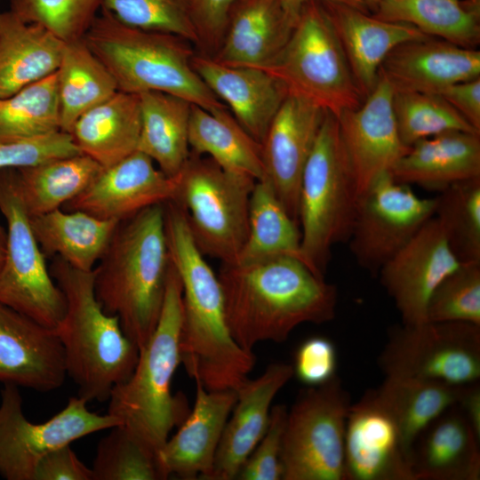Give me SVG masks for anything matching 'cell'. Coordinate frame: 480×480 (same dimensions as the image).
I'll return each instance as SVG.
<instances>
[{"label":"cell","mask_w":480,"mask_h":480,"mask_svg":"<svg viewBox=\"0 0 480 480\" xmlns=\"http://www.w3.org/2000/svg\"><path fill=\"white\" fill-rule=\"evenodd\" d=\"M139 95L141 126L137 150L167 176L175 177L190 156L188 129L192 104L161 92Z\"/></svg>","instance_id":"obj_34"},{"label":"cell","mask_w":480,"mask_h":480,"mask_svg":"<svg viewBox=\"0 0 480 480\" xmlns=\"http://www.w3.org/2000/svg\"><path fill=\"white\" fill-rule=\"evenodd\" d=\"M29 221L45 257L58 256L83 271L94 269L119 223L61 208L29 217Z\"/></svg>","instance_id":"obj_31"},{"label":"cell","mask_w":480,"mask_h":480,"mask_svg":"<svg viewBox=\"0 0 480 480\" xmlns=\"http://www.w3.org/2000/svg\"><path fill=\"white\" fill-rule=\"evenodd\" d=\"M427 321L480 325V262H460L435 288Z\"/></svg>","instance_id":"obj_45"},{"label":"cell","mask_w":480,"mask_h":480,"mask_svg":"<svg viewBox=\"0 0 480 480\" xmlns=\"http://www.w3.org/2000/svg\"><path fill=\"white\" fill-rule=\"evenodd\" d=\"M263 179L255 182L249 209L245 244L234 264H250L281 256L300 260V229Z\"/></svg>","instance_id":"obj_38"},{"label":"cell","mask_w":480,"mask_h":480,"mask_svg":"<svg viewBox=\"0 0 480 480\" xmlns=\"http://www.w3.org/2000/svg\"><path fill=\"white\" fill-rule=\"evenodd\" d=\"M351 404L337 374L299 392L283 438V480H347L344 446Z\"/></svg>","instance_id":"obj_10"},{"label":"cell","mask_w":480,"mask_h":480,"mask_svg":"<svg viewBox=\"0 0 480 480\" xmlns=\"http://www.w3.org/2000/svg\"><path fill=\"white\" fill-rule=\"evenodd\" d=\"M344 448L347 480H415L398 427L374 389L351 404Z\"/></svg>","instance_id":"obj_18"},{"label":"cell","mask_w":480,"mask_h":480,"mask_svg":"<svg viewBox=\"0 0 480 480\" xmlns=\"http://www.w3.org/2000/svg\"><path fill=\"white\" fill-rule=\"evenodd\" d=\"M60 130L57 73L0 98V140L24 139Z\"/></svg>","instance_id":"obj_39"},{"label":"cell","mask_w":480,"mask_h":480,"mask_svg":"<svg viewBox=\"0 0 480 480\" xmlns=\"http://www.w3.org/2000/svg\"><path fill=\"white\" fill-rule=\"evenodd\" d=\"M378 364L385 376L466 386L480 379V325L463 322L392 327Z\"/></svg>","instance_id":"obj_12"},{"label":"cell","mask_w":480,"mask_h":480,"mask_svg":"<svg viewBox=\"0 0 480 480\" xmlns=\"http://www.w3.org/2000/svg\"><path fill=\"white\" fill-rule=\"evenodd\" d=\"M192 64L236 120L262 144L274 116L288 94L283 84L265 69L228 66L200 52L194 55Z\"/></svg>","instance_id":"obj_24"},{"label":"cell","mask_w":480,"mask_h":480,"mask_svg":"<svg viewBox=\"0 0 480 480\" xmlns=\"http://www.w3.org/2000/svg\"><path fill=\"white\" fill-rule=\"evenodd\" d=\"M296 20L280 0H236L212 58L228 66L266 68L287 43Z\"/></svg>","instance_id":"obj_26"},{"label":"cell","mask_w":480,"mask_h":480,"mask_svg":"<svg viewBox=\"0 0 480 480\" xmlns=\"http://www.w3.org/2000/svg\"><path fill=\"white\" fill-rule=\"evenodd\" d=\"M7 232L0 222V270L4 265L6 254Z\"/></svg>","instance_id":"obj_54"},{"label":"cell","mask_w":480,"mask_h":480,"mask_svg":"<svg viewBox=\"0 0 480 480\" xmlns=\"http://www.w3.org/2000/svg\"><path fill=\"white\" fill-rule=\"evenodd\" d=\"M326 112L301 97L288 93L261 144L265 179L298 224L302 172Z\"/></svg>","instance_id":"obj_17"},{"label":"cell","mask_w":480,"mask_h":480,"mask_svg":"<svg viewBox=\"0 0 480 480\" xmlns=\"http://www.w3.org/2000/svg\"><path fill=\"white\" fill-rule=\"evenodd\" d=\"M314 0H280L286 12L294 19H298L299 13L305 4ZM339 2L353 6L356 9L369 12L366 6L360 0H317Z\"/></svg>","instance_id":"obj_53"},{"label":"cell","mask_w":480,"mask_h":480,"mask_svg":"<svg viewBox=\"0 0 480 480\" xmlns=\"http://www.w3.org/2000/svg\"><path fill=\"white\" fill-rule=\"evenodd\" d=\"M80 153L70 133L63 131L32 138L0 140V170L33 166Z\"/></svg>","instance_id":"obj_46"},{"label":"cell","mask_w":480,"mask_h":480,"mask_svg":"<svg viewBox=\"0 0 480 480\" xmlns=\"http://www.w3.org/2000/svg\"><path fill=\"white\" fill-rule=\"evenodd\" d=\"M394 91L379 72L374 89L356 108L336 116L358 195L389 173L411 147L402 141L393 109Z\"/></svg>","instance_id":"obj_15"},{"label":"cell","mask_w":480,"mask_h":480,"mask_svg":"<svg viewBox=\"0 0 480 480\" xmlns=\"http://www.w3.org/2000/svg\"><path fill=\"white\" fill-rule=\"evenodd\" d=\"M56 73L60 130L65 132H70L80 116L118 91L113 76L84 38L64 43Z\"/></svg>","instance_id":"obj_36"},{"label":"cell","mask_w":480,"mask_h":480,"mask_svg":"<svg viewBox=\"0 0 480 480\" xmlns=\"http://www.w3.org/2000/svg\"><path fill=\"white\" fill-rule=\"evenodd\" d=\"M188 142L192 153L205 155L229 172L255 181L265 179L261 143L228 108L212 111L192 104Z\"/></svg>","instance_id":"obj_32"},{"label":"cell","mask_w":480,"mask_h":480,"mask_svg":"<svg viewBox=\"0 0 480 480\" xmlns=\"http://www.w3.org/2000/svg\"><path fill=\"white\" fill-rule=\"evenodd\" d=\"M368 11L374 12L380 4L387 0H360Z\"/></svg>","instance_id":"obj_55"},{"label":"cell","mask_w":480,"mask_h":480,"mask_svg":"<svg viewBox=\"0 0 480 480\" xmlns=\"http://www.w3.org/2000/svg\"><path fill=\"white\" fill-rule=\"evenodd\" d=\"M217 276L228 329L246 350L261 341L284 342L298 325L335 316L336 286L296 257L221 264Z\"/></svg>","instance_id":"obj_2"},{"label":"cell","mask_w":480,"mask_h":480,"mask_svg":"<svg viewBox=\"0 0 480 480\" xmlns=\"http://www.w3.org/2000/svg\"><path fill=\"white\" fill-rule=\"evenodd\" d=\"M337 117L326 112L304 167L299 196L300 260L325 278L332 247L347 243L358 201Z\"/></svg>","instance_id":"obj_7"},{"label":"cell","mask_w":480,"mask_h":480,"mask_svg":"<svg viewBox=\"0 0 480 480\" xmlns=\"http://www.w3.org/2000/svg\"><path fill=\"white\" fill-rule=\"evenodd\" d=\"M365 98L374 89L385 57L402 43L428 36L416 27L379 19L348 4L320 1Z\"/></svg>","instance_id":"obj_25"},{"label":"cell","mask_w":480,"mask_h":480,"mask_svg":"<svg viewBox=\"0 0 480 480\" xmlns=\"http://www.w3.org/2000/svg\"><path fill=\"white\" fill-rule=\"evenodd\" d=\"M475 433L480 437V386L476 382L466 386L458 403Z\"/></svg>","instance_id":"obj_52"},{"label":"cell","mask_w":480,"mask_h":480,"mask_svg":"<svg viewBox=\"0 0 480 480\" xmlns=\"http://www.w3.org/2000/svg\"><path fill=\"white\" fill-rule=\"evenodd\" d=\"M174 178L172 201L185 211L198 250L221 264L236 263L248 236L250 199L256 181L192 152Z\"/></svg>","instance_id":"obj_9"},{"label":"cell","mask_w":480,"mask_h":480,"mask_svg":"<svg viewBox=\"0 0 480 480\" xmlns=\"http://www.w3.org/2000/svg\"><path fill=\"white\" fill-rule=\"evenodd\" d=\"M164 213L170 260L182 285L180 364L207 390H236L248 379L255 356L230 333L219 277L196 247L185 211L171 200Z\"/></svg>","instance_id":"obj_1"},{"label":"cell","mask_w":480,"mask_h":480,"mask_svg":"<svg viewBox=\"0 0 480 480\" xmlns=\"http://www.w3.org/2000/svg\"><path fill=\"white\" fill-rule=\"evenodd\" d=\"M393 109L400 138L408 147L420 140L450 131L480 133L436 93L394 92Z\"/></svg>","instance_id":"obj_41"},{"label":"cell","mask_w":480,"mask_h":480,"mask_svg":"<svg viewBox=\"0 0 480 480\" xmlns=\"http://www.w3.org/2000/svg\"><path fill=\"white\" fill-rule=\"evenodd\" d=\"M434 217L460 262H480V177L442 190Z\"/></svg>","instance_id":"obj_40"},{"label":"cell","mask_w":480,"mask_h":480,"mask_svg":"<svg viewBox=\"0 0 480 480\" xmlns=\"http://www.w3.org/2000/svg\"><path fill=\"white\" fill-rule=\"evenodd\" d=\"M87 403L78 396H72L54 416L34 423L23 413L19 387L4 384L0 403V476L7 480H35L40 460L52 451L120 426L108 413L91 412Z\"/></svg>","instance_id":"obj_13"},{"label":"cell","mask_w":480,"mask_h":480,"mask_svg":"<svg viewBox=\"0 0 480 480\" xmlns=\"http://www.w3.org/2000/svg\"><path fill=\"white\" fill-rule=\"evenodd\" d=\"M480 437L458 404L434 420L418 439L415 480H478Z\"/></svg>","instance_id":"obj_28"},{"label":"cell","mask_w":480,"mask_h":480,"mask_svg":"<svg viewBox=\"0 0 480 480\" xmlns=\"http://www.w3.org/2000/svg\"><path fill=\"white\" fill-rule=\"evenodd\" d=\"M460 263L432 217L381 267L380 283L393 299L402 324L427 321L430 295Z\"/></svg>","instance_id":"obj_16"},{"label":"cell","mask_w":480,"mask_h":480,"mask_svg":"<svg viewBox=\"0 0 480 480\" xmlns=\"http://www.w3.org/2000/svg\"><path fill=\"white\" fill-rule=\"evenodd\" d=\"M101 169L82 153L16 169L28 214L32 217L60 209L82 193Z\"/></svg>","instance_id":"obj_37"},{"label":"cell","mask_w":480,"mask_h":480,"mask_svg":"<svg viewBox=\"0 0 480 480\" xmlns=\"http://www.w3.org/2000/svg\"><path fill=\"white\" fill-rule=\"evenodd\" d=\"M51 275L66 298V311L55 328L64 349L67 377L86 401L105 402L126 380L140 349L124 333L117 316L106 313L94 292V272L77 269L52 257Z\"/></svg>","instance_id":"obj_5"},{"label":"cell","mask_w":480,"mask_h":480,"mask_svg":"<svg viewBox=\"0 0 480 480\" xmlns=\"http://www.w3.org/2000/svg\"><path fill=\"white\" fill-rule=\"evenodd\" d=\"M236 0H192L200 53L212 57L220 48Z\"/></svg>","instance_id":"obj_49"},{"label":"cell","mask_w":480,"mask_h":480,"mask_svg":"<svg viewBox=\"0 0 480 480\" xmlns=\"http://www.w3.org/2000/svg\"><path fill=\"white\" fill-rule=\"evenodd\" d=\"M63 47L44 27L0 12V98L55 73Z\"/></svg>","instance_id":"obj_29"},{"label":"cell","mask_w":480,"mask_h":480,"mask_svg":"<svg viewBox=\"0 0 480 480\" xmlns=\"http://www.w3.org/2000/svg\"><path fill=\"white\" fill-rule=\"evenodd\" d=\"M466 386L385 376L381 385L374 388L378 398L398 427L404 449L412 468L418 439L434 420L458 404Z\"/></svg>","instance_id":"obj_33"},{"label":"cell","mask_w":480,"mask_h":480,"mask_svg":"<svg viewBox=\"0 0 480 480\" xmlns=\"http://www.w3.org/2000/svg\"><path fill=\"white\" fill-rule=\"evenodd\" d=\"M294 375L292 364H270L256 379L249 378L236 390L237 399L225 425L208 480H232L268 428L271 404Z\"/></svg>","instance_id":"obj_23"},{"label":"cell","mask_w":480,"mask_h":480,"mask_svg":"<svg viewBox=\"0 0 480 480\" xmlns=\"http://www.w3.org/2000/svg\"><path fill=\"white\" fill-rule=\"evenodd\" d=\"M292 366L294 374L303 384L323 385L336 375V348L325 337L308 338L298 348Z\"/></svg>","instance_id":"obj_48"},{"label":"cell","mask_w":480,"mask_h":480,"mask_svg":"<svg viewBox=\"0 0 480 480\" xmlns=\"http://www.w3.org/2000/svg\"><path fill=\"white\" fill-rule=\"evenodd\" d=\"M170 266L164 204H158L119 221L93 269L98 301L140 350L157 324Z\"/></svg>","instance_id":"obj_3"},{"label":"cell","mask_w":480,"mask_h":480,"mask_svg":"<svg viewBox=\"0 0 480 480\" xmlns=\"http://www.w3.org/2000/svg\"><path fill=\"white\" fill-rule=\"evenodd\" d=\"M175 192V178L164 174L149 156L136 150L102 168L91 184L61 209L121 221L147 207L173 200Z\"/></svg>","instance_id":"obj_19"},{"label":"cell","mask_w":480,"mask_h":480,"mask_svg":"<svg viewBox=\"0 0 480 480\" xmlns=\"http://www.w3.org/2000/svg\"><path fill=\"white\" fill-rule=\"evenodd\" d=\"M436 197L423 198L390 173L377 179L358 196L347 243L356 263L378 274L420 229L434 217Z\"/></svg>","instance_id":"obj_14"},{"label":"cell","mask_w":480,"mask_h":480,"mask_svg":"<svg viewBox=\"0 0 480 480\" xmlns=\"http://www.w3.org/2000/svg\"><path fill=\"white\" fill-rule=\"evenodd\" d=\"M372 15L462 47L476 49L480 43V0H387Z\"/></svg>","instance_id":"obj_35"},{"label":"cell","mask_w":480,"mask_h":480,"mask_svg":"<svg viewBox=\"0 0 480 480\" xmlns=\"http://www.w3.org/2000/svg\"><path fill=\"white\" fill-rule=\"evenodd\" d=\"M102 9L129 27L172 34L198 45L192 0H103Z\"/></svg>","instance_id":"obj_43"},{"label":"cell","mask_w":480,"mask_h":480,"mask_svg":"<svg viewBox=\"0 0 480 480\" xmlns=\"http://www.w3.org/2000/svg\"><path fill=\"white\" fill-rule=\"evenodd\" d=\"M97 445L92 480H164L157 456L116 426Z\"/></svg>","instance_id":"obj_42"},{"label":"cell","mask_w":480,"mask_h":480,"mask_svg":"<svg viewBox=\"0 0 480 480\" xmlns=\"http://www.w3.org/2000/svg\"><path fill=\"white\" fill-rule=\"evenodd\" d=\"M182 285L171 262L165 295L155 331L140 350L131 376L116 385L108 397V414L146 450L157 456L171 431L190 412L183 394H172V380L180 364Z\"/></svg>","instance_id":"obj_4"},{"label":"cell","mask_w":480,"mask_h":480,"mask_svg":"<svg viewBox=\"0 0 480 480\" xmlns=\"http://www.w3.org/2000/svg\"><path fill=\"white\" fill-rule=\"evenodd\" d=\"M66 377L56 330L0 302V382L47 393Z\"/></svg>","instance_id":"obj_20"},{"label":"cell","mask_w":480,"mask_h":480,"mask_svg":"<svg viewBox=\"0 0 480 480\" xmlns=\"http://www.w3.org/2000/svg\"><path fill=\"white\" fill-rule=\"evenodd\" d=\"M288 408L284 404L271 407L265 434L242 466L241 480H280L283 476L281 452Z\"/></svg>","instance_id":"obj_47"},{"label":"cell","mask_w":480,"mask_h":480,"mask_svg":"<svg viewBox=\"0 0 480 480\" xmlns=\"http://www.w3.org/2000/svg\"><path fill=\"white\" fill-rule=\"evenodd\" d=\"M263 69L278 79L289 94L335 116L358 108L364 100L328 15L317 0L303 5L287 43Z\"/></svg>","instance_id":"obj_8"},{"label":"cell","mask_w":480,"mask_h":480,"mask_svg":"<svg viewBox=\"0 0 480 480\" xmlns=\"http://www.w3.org/2000/svg\"><path fill=\"white\" fill-rule=\"evenodd\" d=\"M237 399L234 389L207 390L196 382L195 404L177 433L157 454L167 479L208 480L228 417Z\"/></svg>","instance_id":"obj_21"},{"label":"cell","mask_w":480,"mask_h":480,"mask_svg":"<svg viewBox=\"0 0 480 480\" xmlns=\"http://www.w3.org/2000/svg\"><path fill=\"white\" fill-rule=\"evenodd\" d=\"M379 72L394 92L439 94L453 84L480 76V51L427 36L395 47Z\"/></svg>","instance_id":"obj_22"},{"label":"cell","mask_w":480,"mask_h":480,"mask_svg":"<svg viewBox=\"0 0 480 480\" xmlns=\"http://www.w3.org/2000/svg\"><path fill=\"white\" fill-rule=\"evenodd\" d=\"M439 95L480 132V76L453 84Z\"/></svg>","instance_id":"obj_51"},{"label":"cell","mask_w":480,"mask_h":480,"mask_svg":"<svg viewBox=\"0 0 480 480\" xmlns=\"http://www.w3.org/2000/svg\"><path fill=\"white\" fill-rule=\"evenodd\" d=\"M140 126L139 95L117 91L80 116L69 133L82 154L106 168L137 150Z\"/></svg>","instance_id":"obj_30"},{"label":"cell","mask_w":480,"mask_h":480,"mask_svg":"<svg viewBox=\"0 0 480 480\" xmlns=\"http://www.w3.org/2000/svg\"><path fill=\"white\" fill-rule=\"evenodd\" d=\"M103 0H11V12L37 24L64 43L84 37Z\"/></svg>","instance_id":"obj_44"},{"label":"cell","mask_w":480,"mask_h":480,"mask_svg":"<svg viewBox=\"0 0 480 480\" xmlns=\"http://www.w3.org/2000/svg\"><path fill=\"white\" fill-rule=\"evenodd\" d=\"M35 480H92V473L70 444H67L52 451L40 460Z\"/></svg>","instance_id":"obj_50"},{"label":"cell","mask_w":480,"mask_h":480,"mask_svg":"<svg viewBox=\"0 0 480 480\" xmlns=\"http://www.w3.org/2000/svg\"><path fill=\"white\" fill-rule=\"evenodd\" d=\"M402 184L441 192L480 177V133L445 132L415 142L390 171Z\"/></svg>","instance_id":"obj_27"},{"label":"cell","mask_w":480,"mask_h":480,"mask_svg":"<svg viewBox=\"0 0 480 480\" xmlns=\"http://www.w3.org/2000/svg\"><path fill=\"white\" fill-rule=\"evenodd\" d=\"M0 212L7 224L0 302L55 329L64 316L66 298L52 278L32 231L16 169L0 170Z\"/></svg>","instance_id":"obj_11"},{"label":"cell","mask_w":480,"mask_h":480,"mask_svg":"<svg viewBox=\"0 0 480 480\" xmlns=\"http://www.w3.org/2000/svg\"><path fill=\"white\" fill-rule=\"evenodd\" d=\"M84 39L120 92H161L212 111L228 108L195 70L193 44L180 36L129 27L101 9Z\"/></svg>","instance_id":"obj_6"}]
</instances>
